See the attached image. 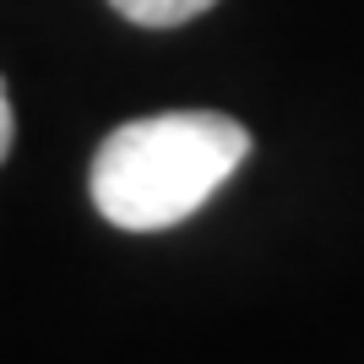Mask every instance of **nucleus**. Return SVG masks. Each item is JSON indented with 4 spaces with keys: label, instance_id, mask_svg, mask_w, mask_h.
I'll use <instances>...</instances> for the list:
<instances>
[{
    "label": "nucleus",
    "instance_id": "obj_1",
    "mask_svg": "<svg viewBox=\"0 0 364 364\" xmlns=\"http://www.w3.org/2000/svg\"><path fill=\"white\" fill-rule=\"evenodd\" d=\"M250 158V131L213 109H174L120 125L92 158V207L114 228L158 234L201 213Z\"/></svg>",
    "mask_w": 364,
    "mask_h": 364
},
{
    "label": "nucleus",
    "instance_id": "obj_2",
    "mask_svg": "<svg viewBox=\"0 0 364 364\" xmlns=\"http://www.w3.org/2000/svg\"><path fill=\"white\" fill-rule=\"evenodd\" d=\"M125 22H136V28H180L191 16L213 11L218 0H109Z\"/></svg>",
    "mask_w": 364,
    "mask_h": 364
},
{
    "label": "nucleus",
    "instance_id": "obj_3",
    "mask_svg": "<svg viewBox=\"0 0 364 364\" xmlns=\"http://www.w3.org/2000/svg\"><path fill=\"white\" fill-rule=\"evenodd\" d=\"M11 136H16V114H11V98H6V82H0V164L11 152Z\"/></svg>",
    "mask_w": 364,
    "mask_h": 364
}]
</instances>
